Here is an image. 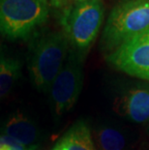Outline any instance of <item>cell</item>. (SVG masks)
Returning <instances> with one entry per match:
<instances>
[{
    "instance_id": "4fadbf2b",
    "label": "cell",
    "mask_w": 149,
    "mask_h": 150,
    "mask_svg": "<svg viewBox=\"0 0 149 150\" xmlns=\"http://www.w3.org/2000/svg\"><path fill=\"white\" fill-rule=\"evenodd\" d=\"M50 7H53L55 9H65L68 7L70 4L74 2V0H47Z\"/></svg>"
},
{
    "instance_id": "277c9868",
    "label": "cell",
    "mask_w": 149,
    "mask_h": 150,
    "mask_svg": "<svg viewBox=\"0 0 149 150\" xmlns=\"http://www.w3.org/2000/svg\"><path fill=\"white\" fill-rule=\"evenodd\" d=\"M105 9L102 0L73 2L62 10L60 23L70 47L84 53L100 32Z\"/></svg>"
},
{
    "instance_id": "7a4b0ae2",
    "label": "cell",
    "mask_w": 149,
    "mask_h": 150,
    "mask_svg": "<svg viewBox=\"0 0 149 150\" xmlns=\"http://www.w3.org/2000/svg\"><path fill=\"white\" fill-rule=\"evenodd\" d=\"M47 0H0V36L28 40L36 35L49 16Z\"/></svg>"
},
{
    "instance_id": "8992f818",
    "label": "cell",
    "mask_w": 149,
    "mask_h": 150,
    "mask_svg": "<svg viewBox=\"0 0 149 150\" xmlns=\"http://www.w3.org/2000/svg\"><path fill=\"white\" fill-rule=\"evenodd\" d=\"M107 60L119 71L149 82V29L120 45Z\"/></svg>"
},
{
    "instance_id": "52a82bcc",
    "label": "cell",
    "mask_w": 149,
    "mask_h": 150,
    "mask_svg": "<svg viewBox=\"0 0 149 150\" xmlns=\"http://www.w3.org/2000/svg\"><path fill=\"white\" fill-rule=\"evenodd\" d=\"M116 111L132 122H149V84L132 87L115 102Z\"/></svg>"
},
{
    "instance_id": "3957f363",
    "label": "cell",
    "mask_w": 149,
    "mask_h": 150,
    "mask_svg": "<svg viewBox=\"0 0 149 150\" xmlns=\"http://www.w3.org/2000/svg\"><path fill=\"white\" fill-rule=\"evenodd\" d=\"M149 29V0H120L110 11L102 37L112 52L131 38Z\"/></svg>"
},
{
    "instance_id": "8fae6325",
    "label": "cell",
    "mask_w": 149,
    "mask_h": 150,
    "mask_svg": "<svg viewBox=\"0 0 149 150\" xmlns=\"http://www.w3.org/2000/svg\"><path fill=\"white\" fill-rule=\"evenodd\" d=\"M20 74V60L0 47V101L10 93Z\"/></svg>"
},
{
    "instance_id": "6da1fadb",
    "label": "cell",
    "mask_w": 149,
    "mask_h": 150,
    "mask_svg": "<svg viewBox=\"0 0 149 150\" xmlns=\"http://www.w3.org/2000/svg\"><path fill=\"white\" fill-rule=\"evenodd\" d=\"M70 44L62 31L35 35L29 45L27 67L31 81L39 91L49 92L67 59Z\"/></svg>"
},
{
    "instance_id": "9c48e42d",
    "label": "cell",
    "mask_w": 149,
    "mask_h": 150,
    "mask_svg": "<svg viewBox=\"0 0 149 150\" xmlns=\"http://www.w3.org/2000/svg\"><path fill=\"white\" fill-rule=\"evenodd\" d=\"M1 134L12 137L28 148L37 147V127L30 118L20 112L12 114L8 118L3 125Z\"/></svg>"
},
{
    "instance_id": "9a60e30c",
    "label": "cell",
    "mask_w": 149,
    "mask_h": 150,
    "mask_svg": "<svg viewBox=\"0 0 149 150\" xmlns=\"http://www.w3.org/2000/svg\"><path fill=\"white\" fill-rule=\"evenodd\" d=\"M53 150H60L58 147H56V146H55V147H54V149H53Z\"/></svg>"
},
{
    "instance_id": "30bf717a",
    "label": "cell",
    "mask_w": 149,
    "mask_h": 150,
    "mask_svg": "<svg viewBox=\"0 0 149 150\" xmlns=\"http://www.w3.org/2000/svg\"><path fill=\"white\" fill-rule=\"evenodd\" d=\"M56 147L60 150H96L90 129L83 120L75 123L60 139Z\"/></svg>"
},
{
    "instance_id": "5b68a950",
    "label": "cell",
    "mask_w": 149,
    "mask_h": 150,
    "mask_svg": "<svg viewBox=\"0 0 149 150\" xmlns=\"http://www.w3.org/2000/svg\"><path fill=\"white\" fill-rule=\"evenodd\" d=\"M84 55V53L70 49L64 65L50 86V106L57 115L71 110L80 96L83 83Z\"/></svg>"
},
{
    "instance_id": "ba28073f",
    "label": "cell",
    "mask_w": 149,
    "mask_h": 150,
    "mask_svg": "<svg viewBox=\"0 0 149 150\" xmlns=\"http://www.w3.org/2000/svg\"><path fill=\"white\" fill-rule=\"evenodd\" d=\"M96 139L100 150H133L131 133L119 123L106 122L97 128Z\"/></svg>"
},
{
    "instance_id": "5bb4252c",
    "label": "cell",
    "mask_w": 149,
    "mask_h": 150,
    "mask_svg": "<svg viewBox=\"0 0 149 150\" xmlns=\"http://www.w3.org/2000/svg\"><path fill=\"white\" fill-rule=\"evenodd\" d=\"M83 1H91V0H74V2H83Z\"/></svg>"
},
{
    "instance_id": "7c38bea8",
    "label": "cell",
    "mask_w": 149,
    "mask_h": 150,
    "mask_svg": "<svg viewBox=\"0 0 149 150\" xmlns=\"http://www.w3.org/2000/svg\"><path fill=\"white\" fill-rule=\"evenodd\" d=\"M37 148H28L10 136L5 134L0 135V150H37Z\"/></svg>"
}]
</instances>
